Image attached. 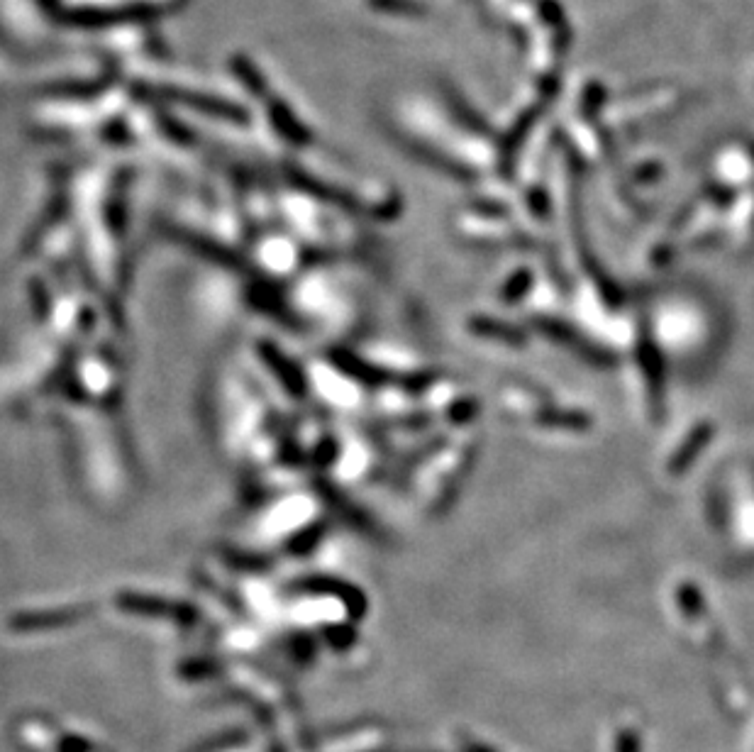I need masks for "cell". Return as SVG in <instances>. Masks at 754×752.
Masks as SVG:
<instances>
[{
  "label": "cell",
  "instance_id": "1",
  "mask_svg": "<svg viewBox=\"0 0 754 752\" xmlns=\"http://www.w3.org/2000/svg\"><path fill=\"white\" fill-rule=\"evenodd\" d=\"M640 745V735H637V731H632V728L620 731L618 738H615V752H642Z\"/></svg>",
  "mask_w": 754,
  "mask_h": 752
}]
</instances>
